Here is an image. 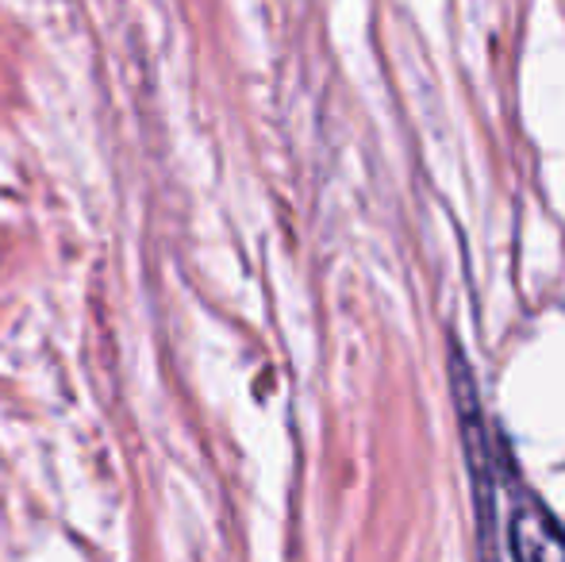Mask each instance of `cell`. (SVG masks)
Returning a JSON list of instances; mask_svg holds the SVG:
<instances>
[{"label": "cell", "mask_w": 565, "mask_h": 562, "mask_svg": "<svg viewBox=\"0 0 565 562\" xmlns=\"http://www.w3.org/2000/svg\"><path fill=\"white\" fill-rule=\"evenodd\" d=\"M447 374H450V393H454V413H458L461 450H466L469 486H473L477 528H481V551H484V562H492V501H497V447H492L489 421H484L481 397H477L473 370H469V362H466V354H461L458 339H450V343H447Z\"/></svg>", "instance_id": "6da1fadb"}, {"label": "cell", "mask_w": 565, "mask_h": 562, "mask_svg": "<svg viewBox=\"0 0 565 562\" xmlns=\"http://www.w3.org/2000/svg\"><path fill=\"white\" fill-rule=\"evenodd\" d=\"M508 548L515 562H565V528L546 505L523 501L508 524Z\"/></svg>", "instance_id": "7a4b0ae2"}]
</instances>
